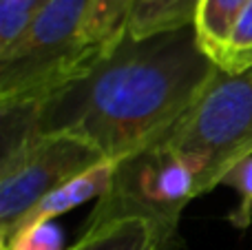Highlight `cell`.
<instances>
[{"label":"cell","mask_w":252,"mask_h":250,"mask_svg":"<svg viewBox=\"0 0 252 250\" xmlns=\"http://www.w3.org/2000/svg\"><path fill=\"white\" fill-rule=\"evenodd\" d=\"M201 0H137L128 20V33L148 38L192 27Z\"/></svg>","instance_id":"obj_7"},{"label":"cell","mask_w":252,"mask_h":250,"mask_svg":"<svg viewBox=\"0 0 252 250\" xmlns=\"http://www.w3.org/2000/svg\"><path fill=\"white\" fill-rule=\"evenodd\" d=\"M248 0H201L195 18V33L201 49L219 66L235 25L239 22Z\"/></svg>","instance_id":"obj_8"},{"label":"cell","mask_w":252,"mask_h":250,"mask_svg":"<svg viewBox=\"0 0 252 250\" xmlns=\"http://www.w3.org/2000/svg\"><path fill=\"white\" fill-rule=\"evenodd\" d=\"M113 171H115V162L104 159V162L95 164L93 168H89L87 173L64 182V184L58 186L53 193H49L47 197L22 219V224L56 221L58 217H62L64 213H71L73 208L82 206V204L91 202V199H100L102 195H104V190L109 188ZM9 237H11V235H9Z\"/></svg>","instance_id":"obj_6"},{"label":"cell","mask_w":252,"mask_h":250,"mask_svg":"<svg viewBox=\"0 0 252 250\" xmlns=\"http://www.w3.org/2000/svg\"><path fill=\"white\" fill-rule=\"evenodd\" d=\"M252 64V0H248L244 13H241L239 22L235 25L230 40L226 44L223 58L219 62V69L228 71V73H237V71L246 69Z\"/></svg>","instance_id":"obj_14"},{"label":"cell","mask_w":252,"mask_h":250,"mask_svg":"<svg viewBox=\"0 0 252 250\" xmlns=\"http://www.w3.org/2000/svg\"><path fill=\"white\" fill-rule=\"evenodd\" d=\"M69 250H161V246L146 221L122 219L82 233Z\"/></svg>","instance_id":"obj_10"},{"label":"cell","mask_w":252,"mask_h":250,"mask_svg":"<svg viewBox=\"0 0 252 250\" xmlns=\"http://www.w3.org/2000/svg\"><path fill=\"white\" fill-rule=\"evenodd\" d=\"M137 0H93L84 25V47L91 56H102L128 33V20Z\"/></svg>","instance_id":"obj_9"},{"label":"cell","mask_w":252,"mask_h":250,"mask_svg":"<svg viewBox=\"0 0 252 250\" xmlns=\"http://www.w3.org/2000/svg\"><path fill=\"white\" fill-rule=\"evenodd\" d=\"M221 186H232L239 193V204L230 213L228 221L237 230H246L252 221V155L230 166V171L223 175Z\"/></svg>","instance_id":"obj_12"},{"label":"cell","mask_w":252,"mask_h":250,"mask_svg":"<svg viewBox=\"0 0 252 250\" xmlns=\"http://www.w3.org/2000/svg\"><path fill=\"white\" fill-rule=\"evenodd\" d=\"M217 71L195 27L148 38L126 33L33 104V133L78 137L104 159L120 162L164 140Z\"/></svg>","instance_id":"obj_1"},{"label":"cell","mask_w":252,"mask_h":250,"mask_svg":"<svg viewBox=\"0 0 252 250\" xmlns=\"http://www.w3.org/2000/svg\"><path fill=\"white\" fill-rule=\"evenodd\" d=\"M195 197V171L168 142L159 140L115 162L109 188L97 199L82 233L113 221L142 219L155 230L161 250H173L179 244L182 213Z\"/></svg>","instance_id":"obj_3"},{"label":"cell","mask_w":252,"mask_h":250,"mask_svg":"<svg viewBox=\"0 0 252 250\" xmlns=\"http://www.w3.org/2000/svg\"><path fill=\"white\" fill-rule=\"evenodd\" d=\"M93 0H49L27 29L0 51V106L38 104L95 58L84 47Z\"/></svg>","instance_id":"obj_2"},{"label":"cell","mask_w":252,"mask_h":250,"mask_svg":"<svg viewBox=\"0 0 252 250\" xmlns=\"http://www.w3.org/2000/svg\"><path fill=\"white\" fill-rule=\"evenodd\" d=\"M164 142L195 171L197 197L221 186L230 166L252 155V64L237 73L219 69Z\"/></svg>","instance_id":"obj_4"},{"label":"cell","mask_w":252,"mask_h":250,"mask_svg":"<svg viewBox=\"0 0 252 250\" xmlns=\"http://www.w3.org/2000/svg\"><path fill=\"white\" fill-rule=\"evenodd\" d=\"M49 0H0V51L7 49Z\"/></svg>","instance_id":"obj_13"},{"label":"cell","mask_w":252,"mask_h":250,"mask_svg":"<svg viewBox=\"0 0 252 250\" xmlns=\"http://www.w3.org/2000/svg\"><path fill=\"white\" fill-rule=\"evenodd\" d=\"M104 155L71 135H33L0 151V244L64 182L87 173Z\"/></svg>","instance_id":"obj_5"},{"label":"cell","mask_w":252,"mask_h":250,"mask_svg":"<svg viewBox=\"0 0 252 250\" xmlns=\"http://www.w3.org/2000/svg\"><path fill=\"white\" fill-rule=\"evenodd\" d=\"M0 250H64V235L56 221L22 224L0 244Z\"/></svg>","instance_id":"obj_11"}]
</instances>
